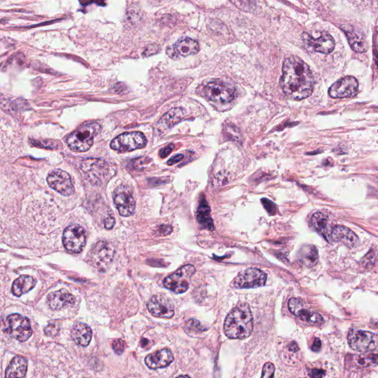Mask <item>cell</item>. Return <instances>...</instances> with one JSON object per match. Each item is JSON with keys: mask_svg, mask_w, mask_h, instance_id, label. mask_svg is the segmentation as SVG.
Here are the masks:
<instances>
[{"mask_svg": "<svg viewBox=\"0 0 378 378\" xmlns=\"http://www.w3.org/2000/svg\"><path fill=\"white\" fill-rule=\"evenodd\" d=\"M186 327L187 330H192L194 332H198V331L203 332V331L208 330V328H205L204 327L202 326L200 321H197L195 319H190L188 321H187Z\"/></svg>", "mask_w": 378, "mask_h": 378, "instance_id": "obj_35", "label": "cell"}, {"mask_svg": "<svg viewBox=\"0 0 378 378\" xmlns=\"http://www.w3.org/2000/svg\"><path fill=\"white\" fill-rule=\"evenodd\" d=\"M176 378H191V377H188V376H187V375H181Z\"/></svg>", "mask_w": 378, "mask_h": 378, "instance_id": "obj_48", "label": "cell"}, {"mask_svg": "<svg viewBox=\"0 0 378 378\" xmlns=\"http://www.w3.org/2000/svg\"><path fill=\"white\" fill-rule=\"evenodd\" d=\"M283 92L289 99L302 100L313 93L314 78L309 66L300 58H288L283 64L281 81Z\"/></svg>", "mask_w": 378, "mask_h": 378, "instance_id": "obj_1", "label": "cell"}, {"mask_svg": "<svg viewBox=\"0 0 378 378\" xmlns=\"http://www.w3.org/2000/svg\"><path fill=\"white\" fill-rule=\"evenodd\" d=\"M114 254V247L111 243L106 241H99L91 249L89 258L96 268L104 271L111 264Z\"/></svg>", "mask_w": 378, "mask_h": 378, "instance_id": "obj_9", "label": "cell"}, {"mask_svg": "<svg viewBox=\"0 0 378 378\" xmlns=\"http://www.w3.org/2000/svg\"><path fill=\"white\" fill-rule=\"evenodd\" d=\"M158 51L159 47L157 46V45H149V46L147 47V48L145 50V51L143 52V56L147 57V56H152V55L156 54Z\"/></svg>", "mask_w": 378, "mask_h": 378, "instance_id": "obj_40", "label": "cell"}, {"mask_svg": "<svg viewBox=\"0 0 378 378\" xmlns=\"http://www.w3.org/2000/svg\"><path fill=\"white\" fill-rule=\"evenodd\" d=\"M331 238L335 242H341L349 248H354L359 242L358 236L352 230L341 225L332 228Z\"/></svg>", "mask_w": 378, "mask_h": 378, "instance_id": "obj_21", "label": "cell"}, {"mask_svg": "<svg viewBox=\"0 0 378 378\" xmlns=\"http://www.w3.org/2000/svg\"><path fill=\"white\" fill-rule=\"evenodd\" d=\"M288 308L291 313L296 316L302 309L304 308L303 301L298 298H292L288 302Z\"/></svg>", "mask_w": 378, "mask_h": 378, "instance_id": "obj_31", "label": "cell"}, {"mask_svg": "<svg viewBox=\"0 0 378 378\" xmlns=\"http://www.w3.org/2000/svg\"><path fill=\"white\" fill-rule=\"evenodd\" d=\"M327 371L321 367H313L307 370L308 378H325Z\"/></svg>", "mask_w": 378, "mask_h": 378, "instance_id": "obj_32", "label": "cell"}, {"mask_svg": "<svg viewBox=\"0 0 378 378\" xmlns=\"http://www.w3.org/2000/svg\"><path fill=\"white\" fill-rule=\"evenodd\" d=\"M167 55L172 59H177L179 58V54L178 53L177 49L175 47H168L166 50Z\"/></svg>", "mask_w": 378, "mask_h": 378, "instance_id": "obj_43", "label": "cell"}, {"mask_svg": "<svg viewBox=\"0 0 378 378\" xmlns=\"http://www.w3.org/2000/svg\"><path fill=\"white\" fill-rule=\"evenodd\" d=\"M342 31H344L349 41V45L352 47V50L357 53H364L366 51V42L363 36L360 35L359 33L351 29L349 27L347 28H342Z\"/></svg>", "mask_w": 378, "mask_h": 378, "instance_id": "obj_26", "label": "cell"}, {"mask_svg": "<svg viewBox=\"0 0 378 378\" xmlns=\"http://www.w3.org/2000/svg\"><path fill=\"white\" fill-rule=\"evenodd\" d=\"M28 371V361L23 356L12 359L6 371V378H25Z\"/></svg>", "mask_w": 378, "mask_h": 378, "instance_id": "obj_23", "label": "cell"}, {"mask_svg": "<svg viewBox=\"0 0 378 378\" xmlns=\"http://www.w3.org/2000/svg\"><path fill=\"white\" fill-rule=\"evenodd\" d=\"M261 202H262L264 209L267 210V212H268L269 214H270V215H274V214H275L276 209H275V204H274L272 201H269V200L266 199V198H264V199L261 200Z\"/></svg>", "mask_w": 378, "mask_h": 378, "instance_id": "obj_38", "label": "cell"}, {"mask_svg": "<svg viewBox=\"0 0 378 378\" xmlns=\"http://www.w3.org/2000/svg\"><path fill=\"white\" fill-rule=\"evenodd\" d=\"M75 303V296L64 289L51 293L47 296V304L51 310H62L73 306Z\"/></svg>", "mask_w": 378, "mask_h": 378, "instance_id": "obj_18", "label": "cell"}, {"mask_svg": "<svg viewBox=\"0 0 378 378\" xmlns=\"http://www.w3.org/2000/svg\"><path fill=\"white\" fill-rule=\"evenodd\" d=\"M321 340L319 339V338H315L314 342H313V345H312V350L313 351V352H319L320 349H321Z\"/></svg>", "mask_w": 378, "mask_h": 378, "instance_id": "obj_46", "label": "cell"}, {"mask_svg": "<svg viewBox=\"0 0 378 378\" xmlns=\"http://www.w3.org/2000/svg\"><path fill=\"white\" fill-rule=\"evenodd\" d=\"M303 39L307 46L313 48L315 51L329 54L333 51L335 47L334 38L327 32L321 33L319 37L314 38L307 34H303Z\"/></svg>", "mask_w": 378, "mask_h": 378, "instance_id": "obj_17", "label": "cell"}, {"mask_svg": "<svg viewBox=\"0 0 378 378\" xmlns=\"http://www.w3.org/2000/svg\"><path fill=\"white\" fill-rule=\"evenodd\" d=\"M185 116V111L181 108L171 109L165 113L157 122L156 130L160 134H164L167 131L171 130L173 127L182 121Z\"/></svg>", "mask_w": 378, "mask_h": 378, "instance_id": "obj_20", "label": "cell"}, {"mask_svg": "<svg viewBox=\"0 0 378 378\" xmlns=\"http://www.w3.org/2000/svg\"><path fill=\"white\" fill-rule=\"evenodd\" d=\"M299 346L296 344V343L292 342L290 344L289 349L290 350L292 351V352H297V351H299Z\"/></svg>", "mask_w": 378, "mask_h": 378, "instance_id": "obj_47", "label": "cell"}, {"mask_svg": "<svg viewBox=\"0 0 378 378\" xmlns=\"http://www.w3.org/2000/svg\"><path fill=\"white\" fill-rule=\"evenodd\" d=\"M225 134L228 138L234 141H239L240 139V132L235 126L227 125L224 129Z\"/></svg>", "mask_w": 378, "mask_h": 378, "instance_id": "obj_33", "label": "cell"}, {"mask_svg": "<svg viewBox=\"0 0 378 378\" xmlns=\"http://www.w3.org/2000/svg\"><path fill=\"white\" fill-rule=\"evenodd\" d=\"M275 369V366L270 362H267L263 366L261 378H274Z\"/></svg>", "mask_w": 378, "mask_h": 378, "instance_id": "obj_34", "label": "cell"}, {"mask_svg": "<svg viewBox=\"0 0 378 378\" xmlns=\"http://www.w3.org/2000/svg\"><path fill=\"white\" fill-rule=\"evenodd\" d=\"M201 91L205 97L209 100L222 104L232 102L236 94L235 89L232 85L218 80L203 85Z\"/></svg>", "mask_w": 378, "mask_h": 378, "instance_id": "obj_5", "label": "cell"}, {"mask_svg": "<svg viewBox=\"0 0 378 378\" xmlns=\"http://www.w3.org/2000/svg\"><path fill=\"white\" fill-rule=\"evenodd\" d=\"M196 272V269L192 264H187L179 268L177 271L166 277L163 285L167 289L175 294H183L188 291L190 286L191 278Z\"/></svg>", "mask_w": 378, "mask_h": 378, "instance_id": "obj_6", "label": "cell"}, {"mask_svg": "<svg viewBox=\"0 0 378 378\" xmlns=\"http://www.w3.org/2000/svg\"><path fill=\"white\" fill-rule=\"evenodd\" d=\"M147 308L152 316L159 319H171L174 315L172 302L163 295L152 296L148 302Z\"/></svg>", "mask_w": 378, "mask_h": 378, "instance_id": "obj_15", "label": "cell"}, {"mask_svg": "<svg viewBox=\"0 0 378 378\" xmlns=\"http://www.w3.org/2000/svg\"><path fill=\"white\" fill-rule=\"evenodd\" d=\"M102 127L96 122L83 124L69 135L67 143L71 150L84 152L89 150L94 143V138L100 133Z\"/></svg>", "mask_w": 378, "mask_h": 378, "instance_id": "obj_3", "label": "cell"}, {"mask_svg": "<svg viewBox=\"0 0 378 378\" xmlns=\"http://www.w3.org/2000/svg\"><path fill=\"white\" fill-rule=\"evenodd\" d=\"M116 225V220L113 217H109L105 221V228L107 230L113 229V227Z\"/></svg>", "mask_w": 378, "mask_h": 378, "instance_id": "obj_44", "label": "cell"}, {"mask_svg": "<svg viewBox=\"0 0 378 378\" xmlns=\"http://www.w3.org/2000/svg\"><path fill=\"white\" fill-rule=\"evenodd\" d=\"M59 332V327L56 324H49L45 329V334L47 336H56Z\"/></svg>", "mask_w": 378, "mask_h": 378, "instance_id": "obj_39", "label": "cell"}, {"mask_svg": "<svg viewBox=\"0 0 378 378\" xmlns=\"http://www.w3.org/2000/svg\"><path fill=\"white\" fill-rule=\"evenodd\" d=\"M267 275L257 268H248L238 274L234 281L236 288H256L265 285Z\"/></svg>", "mask_w": 378, "mask_h": 378, "instance_id": "obj_13", "label": "cell"}, {"mask_svg": "<svg viewBox=\"0 0 378 378\" xmlns=\"http://www.w3.org/2000/svg\"><path fill=\"white\" fill-rule=\"evenodd\" d=\"M113 201L120 215L130 217L135 212V203L132 189L127 185H121L115 190Z\"/></svg>", "mask_w": 378, "mask_h": 378, "instance_id": "obj_12", "label": "cell"}, {"mask_svg": "<svg viewBox=\"0 0 378 378\" xmlns=\"http://www.w3.org/2000/svg\"><path fill=\"white\" fill-rule=\"evenodd\" d=\"M172 231V227L169 225H161L159 227L158 233L160 236H165L170 234Z\"/></svg>", "mask_w": 378, "mask_h": 378, "instance_id": "obj_42", "label": "cell"}, {"mask_svg": "<svg viewBox=\"0 0 378 378\" xmlns=\"http://www.w3.org/2000/svg\"><path fill=\"white\" fill-rule=\"evenodd\" d=\"M358 81L353 76H346L334 83L329 89L332 99L354 97L358 91Z\"/></svg>", "mask_w": 378, "mask_h": 378, "instance_id": "obj_16", "label": "cell"}, {"mask_svg": "<svg viewBox=\"0 0 378 378\" xmlns=\"http://www.w3.org/2000/svg\"><path fill=\"white\" fill-rule=\"evenodd\" d=\"M81 171L84 177L92 185H101L112 175L110 165L102 159L89 158L83 160L81 164Z\"/></svg>", "mask_w": 378, "mask_h": 378, "instance_id": "obj_4", "label": "cell"}, {"mask_svg": "<svg viewBox=\"0 0 378 378\" xmlns=\"http://www.w3.org/2000/svg\"><path fill=\"white\" fill-rule=\"evenodd\" d=\"M63 245L68 251L79 253L86 245V234L81 225L74 224L67 227L62 236Z\"/></svg>", "mask_w": 378, "mask_h": 378, "instance_id": "obj_11", "label": "cell"}, {"mask_svg": "<svg viewBox=\"0 0 378 378\" xmlns=\"http://www.w3.org/2000/svg\"><path fill=\"white\" fill-rule=\"evenodd\" d=\"M198 220L202 226L208 230L214 229V223L211 217L210 208L207 203H203L200 205L198 210Z\"/></svg>", "mask_w": 378, "mask_h": 378, "instance_id": "obj_28", "label": "cell"}, {"mask_svg": "<svg viewBox=\"0 0 378 378\" xmlns=\"http://www.w3.org/2000/svg\"><path fill=\"white\" fill-rule=\"evenodd\" d=\"M112 347L113 350L118 355H121L125 349V342L122 339H116L112 343Z\"/></svg>", "mask_w": 378, "mask_h": 378, "instance_id": "obj_37", "label": "cell"}, {"mask_svg": "<svg viewBox=\"0 0 378 378\" xmlns=\"http://www.w3.org/2000/svg\"><path fill=\"white\" fill-rule=\"evenodd\" d=\"M296 317L299 318L302 321L312 324H321L324 323L321 315L316 312L310 311L303 308L296 315Z\"/></svg>", "mask_w": 378, "mask_h": 378, "instance_id": "obj_30", "label": "cell"}, {"mask_svg": "<svg viewBox=\"0 0 378 378\" xmlns=\"http://www.w3.org/2000/svg\"><path fill=\"white\" fill-rule=\"evenodd\" d=\"M253 330V315L247 304H240L234 307L225 320L224 332L230 339L248 338Z\"/></svg>", "mask_w": 378, "mask_h": 378, "instance_id": "obj_2", "label": "cell"}, {"mask_svg": "<svg viewBox=\"0 0 378 378\" xmlns=\"http://www.w3.org/2000/svg\"><path fill=\"white\" fill-rule=\"evenodd\" d=\"M311 222L316 231H319L326 239H328L329 221L325 214L321 212L315 213L312 217Z\"/></svg>", "mask_w": 378, "mask_h": 378, "instance_id": "obj_27", "label": "cell"}, {"mask_svg": "<svg viewBox=\"0 0 378 378\" xmlns=\"http://www.w3.org/2000/svg\"><path fill=\"white\" fill-rule=\"evenodd\" d=\"M146 137L142 132H125L113 139L110 143V147L113 150L123 153L142 149L146 146Z\"/></svg>", "mask_w": 378, "mask_h": 378, "instance_id": "obj_7", "label": "cell"}, {"mask_svg": "<svg viewBox=\"0 0 378 378\" xmlns=\"http://www.w3.org/2000/svg\"><path fill=\"white\" fill-rule=\"evenodd\" d=\"M60 143L54 141H36L35 146L39 147L45 148V149H59Z\"/></svg>", "mask_w": 378, "mask_h": 378, "instance_id": "obj_36", "label": "cell"}, {"mask_svg": "<svg viewBox=\"0 0 378 378\" xmlns=\"http://www.w3.org/2000/svg\"><path fill=\"white\" fill-rule=\"evenodd\" d=\"M174 359L170 349H163L148 354L145 358V363L151 369H157L168 366L174 361Z\"/></svg>", "mask_w": 378, "mask_h": 378, "instance_id": "obj_19", "label": "cell"}, {"mask_svg": "<svg viewBox=\"0 0 378 378\" xmlns=\"http://www.w3.org/2000/svg\"><path fill=\"white\" fill-rule=\"evenodd\" d=\"M36 281L29 275H22L14 281L12 286V293L14 296L20 297L23 294L31 291L35 287Z\"/></svg>", "mask_w": 378, "mask_h": 378, "instance_id": "obj_25", "label": "cell"}, {"mask_svg": "<svg viewBox=\"0 0 378 378\" xmlns=\"http://www.w3.org/2000/svg\"><path fill=\"white\" fill-rule=\"evenodd\" d=\"M178 53L183 57L195 55L200 51L198 41L189 37H182L174 45Z\"/></svg>", "mask_w": 378, "mask_h": 378, "instance_id": "obj_24", "label": "cell"}, {"mask_svg": "<svg viewBox=\"0 0 378 378\" xmlns=\"http://www.w3.org/2000/svg\"><path fill=\"white\" fill-rule=\"evenodd\" d=\"M301 259L307 267H313L319 261V253L317 249L313 245L305 247L301 250Z\"/></svg>", "mask_w": 378, "mask_h": 378, "instance_id": "obj_29", "label": "cell"}, {"mask_svg": "<svg viewBox=\"0 0 378 378\" xmlns=\"http://www.w3.org/2000/svg\"><path fill=\"white\" fill-rule=\"evenodd\" d=\"M183 158V154H177V155L174 156V157H173L172 158L170 159V160H168V162H167V164H168V165H173L174 164H176V163H177L178 162L180 161V160H182Z\"/></svg>", "mask_w": 378, "mask_h": 378, "instance_id": "obj_45", "label": "cell"}, {"mask_svg": "<svg viewBox=\"0 0 378 378\" xmlns=\"http://www.w3.org/2000/svg\"><path fill=\"white\" fill-rule=\"evenodd\" d=\"M47 180L50 188L54 189L63 196L69 197L73 195L75 188L70 176L66 171L60 169L54 170L48 174Z\"/></svg>", "mask_w": 378, "mask_h": 378, "instance_id": "obj_14", "label": "cell"}, {"mask_svg": "<svg viewBox=\"0 0 378 378\" xmlns=\"http://www.w3.org/2000/svg\"><path fill=\"white\" fill-rule=\"evenodd\" d=\"M174 148V145L172 144V143L165 146V147L163 148V149H162L160 151V153H159V154H160V157H161V158H165V157H166L168 154L172 152Z\"/></svg>", "mask_w": 378, "mask_h": 378, "instance_id": "obj_41", "label": "cell"}, {"mask_svg": "<svg viewBox=\"0 0 378 378\" xmlns=\"http://www.w3.org/2000/svg\"><path fill=\"white\" fill-rule=\"evenodd\" d=\"M92 329L83 323H75L71 330V338L74 342L81 346H87L92 340Z\"/></svg>", "mask_w": 378, "mask_h": 378, "instance_id": "obj_22", "label": "cell"}, {"mask_svg": "<svg viewBox=\"0 0 378 378\" xmlns=\"http://www.w3.org/2000/svg\"><path fill=\"white\" fill-rule=\"evenodd\" d=\"M6 332L20 342L28 341L33 334L31 322L28 318L20 314L10 315L6 319Z\"/></svg>", "mask_w": 378, "mask_h": 378, "instance_id": "obj_8", "label": "cell"}, {"mask_svg": "<svg viewBox=\"0 0 378 378\" xmlns=\"http://www.w3.org/2000/svg\"><path fill=\"white\" fill-rule=\"evenodd\" d=\"M348 342L354 351L371 352L377 347L378 335L367 331L352 330L348 335Z\"/></svg>", "mask_w": 378, "mask_h": 378, "instance_id": "obj_10", "label": "cell"}]
</instances>
